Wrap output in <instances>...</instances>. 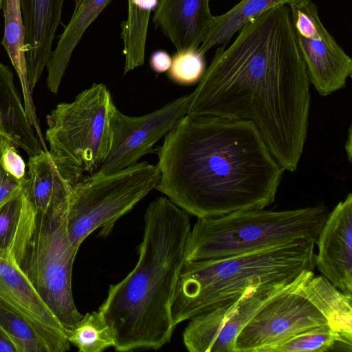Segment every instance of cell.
<instances>
[{"label":"cell","mask_w":352,"mask_h":352,"mask_svg":"<svg viewBox=\"0 0 352 352\" xmlns=\"http://www.w3.org/2000/svg\"><path fill=\"white\" fill-rule=\"evenodd\" d=\"M219 47L187 115L252 122L276 161L295 171L307 140L311 82L289 8H269Z\"/></svg>","instance_id":"cell-1"},{"label":"cell","mask_w":352,"mask_h":352,"mask_svg":"<svg viewBox=\"0 0 352 352\" xmlns=\"http://www.w3.org/2000/svg\"><path fill=\"white\" fill-rule=\"evenodd\" d=\"M155 189L197 218L265 209L284 168L251 121L185 115L157 149Z\"/></svg>","instance_id":"cell-2"},{"label":"cell","mask_w":352,"mask_h":352,"mask_svg":"<svg viewBox=\"0 0 352 352\" xmlns=\"http://www.w3.org/2000/svg\"><path fill=\"white\" fill-rule=\"evenodd\" d=\"M190 230V214L167 197L148 204L137 263L110 285L98 309L117 351L157 350L170 341L176 327L172 303Z\"/></svg>","instance_id":"cell-3"},{"label":"cell","mask_w":352,"mask_h":352,"mask_svg":"<svg viewBox=\"0 0 352 352\" xmlns=\"http://www.w3.org/2000/svg\"><path fill=\"white\" fill-rule=\"evenodd\" d=\"M315 241L297 240L227 257L185 261L172 303L175 326L247 289L293 281L315 269Z\"/></svg>","instance_id":"cell-4"},{"label":"cell","mask_w":352,"mask_h":352,"mask_svg":"<svg viewBox=\"0 0 352 352\" xmlns=\"http://www.w3.org/2000/svg\"><path fill=\"white\" fill-rule=\"evenodd\" d=\"M329 212L326 206L318 204L197 218L188 236L185 261L220 258L300 239L316 241Z\"/></svg>","instance_id":"cell-5"},{"label":"cell","mask_w":352,"mask_h":352,"mask_svg":"<svg viewBox=\"0 0 352 352\" xmlns=\"http://www.w3.org/2000/svg\"><path fill=\"white\" fill-rule=\"evenodd\" d=\"M115 105L102 83H94L70 102H61L47 116L50 150L74 184L97 171L111 146V118Z\"/></svg>","instance_id":"cell-6"},{"label":"cell","mask_w":352,"mask_h":352,"mask_svg":"<svg viewBox=\"0 0 352 352\" xmlns=\"http://www.w3.org/2000/svg\"><path fill=\"white\" fill-rule=\"evenodd\" d=\"M160 178L157 165L137 162L119 171L83 177L72 187L68 199L66 228L76 249L95 230L108 236L116 222L151 191Z\"/></svg>","instance_id":"cell-7"},{"label":"cell","mask_w":352,"mask_h":352,"mask_svg":"<svg viewBox=\"0 0 352 352\" xmlns=\"http://www.w3.org/2000/svg\"><path fill=\"white\" fill-rule=\"evenodd\" d=\"M67 205L36 212L35 226L19 266L68 333L82 318L72 294V275L78 251L66 228Z\"/></svg>","instance_id":"cell-8"},{"label":"cell","mask_w":352,"mask_h":352,"mask_svg":"<svg viewBox=\"0 0 352 352\" xmlns=\"http://www.w3.org/2000/svg\"><path fill=\"white\" fill-rule=\"evenodd\" d=\"M305 272L293 281L248 288L192 317L183 333L185 347L190 352H234L235 340L245 324L271 300L296 286Z\"/></svg>","instance_id":"cell-9"},{"label":"cell","mask_w":352,"mask_h":352,"mask_svg":"<svg viewBox=\"0 0 352 352\" xmlns=\"http://www.w3.org/2000/svg\"><path fill=\"white\" fill-rule=\"evenodd\" d=\"M288 7L311 84L321 96L345 87L352 60L323 25L317 6L304 0Z\"/></svg>","instance_id":"cell-10"},{"label":"cell","mask_w":352,"mask_h":352,"mask_svg":"<svg viewBox=\"0 0 352 352\" xmlns=\"http://www.w3.org/2000/svg\"><path fill=\"white\" fill-rule=\"evenodd\" d=\"M190 94L173 100L142 116H130L117 107L111 118V146L108 155L96 171L109 174L138 162L187 113Z\"/></svg>","instance_id":"cell-11"},{"label":"cell","mask_w":352,"mask_h":352,"mask_svg":"<svg viewBox=\"0 0 352 352\" xmlns=\"http://www.w3.org/2000/svg\"><path fill=\"white\" fill-rule=\"evenodd\" d=\"M299 283L271 300L254 316L237 336L234 352H270L300 333L327 323L309 300L296 292Z\"/></svg>","instance_id":"cell-12"},{"label":"cell","mask_w":352,"mask_h":352,"mask_svg":"<svg viewBox=\"0 0 352 352\" xmlns=\"http://www.w3.org/2000/svg\"><path fill=\"white\" fill-rule=\"evenodd\" d=\"M316 244L315 267L342 292L352 296V194L329 212Z\"/></svg>","instance_id":"cell-13"},{"label":"cell","mask_w":352,"mask_h":352,"mask_svg":"<svg viewBox=\"0 0 352 352\" xmlns=\"http://www.w3.org/2000/svg\"><path fill=\"white\" fill-rule=\"evenodd\" d=\"M25 28V54L32 91L52 54L65 0H19Z\"/></svg>","instance_id":"cell-14"},{"label":"cell","mask_w":352,"mask_h":352,"mask_svg":"<svg viewBox=\"0 0 352 352\" xmlns=\"http://www.w3.org/2000/svg\"><path fill=\"white\" fill-rule=\"evenodd\" d=\"M213 18L209 0H159L153 21L181 52L198 50Z\"/></svg>","instance_id":"cell-15"},{"label":"cell","mask_w":352,"mask_h":352,"mask_svg":"<svg viewBox=\"0 0 352 352\" xmlns=\"http://www.w3.org/2000/svg\"><path fill=\"white\" fill-rule=\"evenodd\" d=\"M0 302L39 325L66 334L13 257L2 252H0Z\"/></svg>","instance_id":"cell-16"},{"label":"cell","mask_w":352,"mask_h":352,"mask_svg":"<svg viewBox=\"0 0 352 352\" xmlns=\"http://www.w3.org/2000/svg\"><path fill=\"white\" fill-rule=\"evenodd\" d=\"M296 292L305 296L322 314L336 331L344 350L352 351V296L348 295L322 275L305 273Z\"/></svg>","instance_id":"cell-17"},{"label":"cell","mask_w":352,"mask_h":352,"mask_svg":"<svg viewBox=\"0 0 352 352\" xmlns=\"http://www.w3.org/2000/svg\"><path fill=\"white\" fill-rule=\"evenodd\" d=\"M28 190L36 212L65 206L74 183L48 151L29 157Z\"/></svg>","instance_id":"cell-18"},{"label":"cell","mask_w":352,"mask_h":352,"mask_svg":"<svg viewBox=\"0 0 352 352\" xmlns=\"http://www.w3.org/2000/svg\"><path fill=\"white\" fill-rule=\"evenodd\" d=\"M34 131L15 87L13 74L0 61V133L33 157L43 150Z\"/></svg>","instance_id":"cell-19"},{"label":"cell","mask_w":352,"mask_h":352,"mask_svg":"<svg viewBox=\"0 0 352 352\" xmlns=\"http://www.w3.org/2000/svg\"><path fill=\"white\" fill-rule=\"evenodd\" d=\"M112 1L85 0L74 10L71 20L65 27L46 66L48 73L47 86L54 94L58 91L73 51L84 32Z\"/></svg>","instance_id":"cell-20"},{"label":"cell","mask_w":352,"mask_h":352,"mask_svg":"<svg viewBox=\"0 0 352 352\" xmlns=\"http://www.w3.org/2000/svg\"><path fill=\"white\" fill-rule=\"evenodd\" d=\"M0 326L17 352H64L70 349L64 332L39 325L1 302Z\"/></svg>","instance_id":"cell-21"},{"label":"cell","mask_w":352,"mask_h":352,"mask_svg":"<svg viewBox=\"0 0 352 352\" xmlns=\"http://www.w3.org/2000/svg\"><path fill=\"white\" fill-rule=\"evenodd\" d=\"M28 180L19 194L0 206V252L11 255L18 265L31 239L36 216Z\"/></svg>","instance_id":"cell-22"},{"label":"cell","mask_w":352,"mask_h":352,"mask_svg":"<svg viewBox=\"0 0 352 352\" xmlns=\"http://www.w3.org/2000/svg\"><path fill=\"white\" fill-rule=\"evenodd\" d=\"M2 10L4 18V31L1 44L7 52L19 78L28 120L36 131L38 140L42 142L44 138L36 115L32 91L30 90L28 78L25 54V28L20 1L3 0Z\"/></svg>","instance_id":"cell-23"},{"label":"cell","mask_w":352,"mask_h":352,"mask_svg":"<svg viewBox=\"0 0 352 352\" xmlns=\"http://www.w3.org/2000/svg\"><path fill=\"white\" fill-rule=\"evenodd\" d=\"M302 1L304 0H241L227 12L214 16L212 26L198 52L204 55L216 45H226L243 25L270 8Z\"/></svg>","instance_id":"cell-24"},{"label":"cell","mask_w":352,"mask_h":352,"mask_svg":"<svg viewBox=\"0 0 352 352\" xmlns=\"http://www.w3.org/2000/svg\"><path fill=\"white\" fill-rule=\"evenodd\" d=\"M127 16L121 23V38L124 67L134 69L144 63L145 47L150 13L144 7V0H127Z\"/></svg>","instance_id":"cell-25"},{"label":"cell","mask_w":352,"mask_h":352,"mask_svg":"<svg viewBox=\"0 0 352 352\" xmlns=\"http://www.w3.org/2000/svg\"><path fill=\"white\" fill-rule=\"evenodd\" d=\"M67 340L80 352H102L115 346L113 331L99 311L82 316L68 333Z\"/></svg>","instance_id":"cell-26"},{"label":"cell","mask_w":352,"mask_h":352,"mask_svg":"<svg viewBox=\"0 0 352 352\" xmlns=\"http://www.w3.org/2000/svg\"><path fill=\"white\" fill-rule=\"evenodd\" d=\"M336 348L345 351L338 334L326 323L300 333L270 352H324Z\"/></svg>","instance_id":"cell-27"},{"label":"cell","mask_w":352,"mask_h":352,"mask_svg":"<svg viewBox=\"0 0 352 352\" xmlns=\"http://www.w3.org/2000/svg\"><path fill=\"white\" fill-rule=\"evenodd\" d=\"M206 70L204 55L198 50L177 52L172 58L168 78L181 85H190L198 82Z\"/></svg>","instance_id":"cell-28"},{"label":"cell","mask_w":352,"mask_h":352,"mask_svg":"<svg viewBox=\"0 0 352 352\" xmlns=\"http://www.w3.org/2000/svg\"><path fill=\"white\" fill-rule=\"evenodd\" d=\"M12 143L4 134L0 133V206L19 194L28 180H19L11 176L2 165V155L8 144Z\"/></svg>","instance_id":"cell-29"},{"label":"cell","mask_w":352,"mask_h":352,"mask_svg":"<svg viewBox=\"0 0 352 352\" xmlns=\"http://www.w3.org/2000/svg\"><path fill=\"white\" fill-rule=\"evenodd\" d=\"M2 165L16 179L23 180L27 177L26 164L12 143L8 144L3 153Z\"/></svg>","instance_id":"cell-30"},{"label":"cell","mask_w":352,"mask_h":352,"mask_svg":"<svg viewBox=\"0 0 352 352\" xmlns=\"http://www.w3.org/2000/svg\"><path fill=\"white\" fill-rule=\"evenodd\" d=\"M172 58L165 51L157 50L151 56L149 63L151 68L156 73L167 72L171 65Z\"/></svg>","instance_id":"cell-31"},{"label":"cell","mask_w":352,"mask_h":352,"mask_svg":"<svg viewBox=\"0 0 352 352\" xmlns=\"http://www.w3.org/2000/svg\"><path fill=\"white\" fill-rule=\"evenodd\" d=\"M0 352H17L14 344L0 326Z\"/></svg>","instance_id":"cell-32"},{"label":"cell","mask_w":352,"mask_h":352,"mask_svg":"<svg viewBox=\"0 0 352 352\" xmlns=\"http://www.w3.org/2000/svg\"><path fill=\"white\" fill-rule=\"evenodd\" d=\"M352 134H351V126L349 128L348 131V136L346 138V141L344 145L345 147V151L346 153V157L348 158V160L349 162H351V158H352Z\"/></svg>","instance_id":"cell-33"},{"label":"cell","mask_w":352,"mask_h":352,"mask_svg":"<svg viewBox=\"0 0 352 352\" xmlns=\"http://www.w3.org/2000/svg\"><path fill=\"white\" fill-rule=\"evenodd\" d=\"M85 0H74L75 2V6L74 10L77 9L78 7H80Z\"/></svg>","instance_id":"cell-34"},{"label":"cell","mask_w":352,"mask_h":352,"mask_svg":"<svg viewBox=\"0 0 352 352\" xmlns=\"http://www.w3.org/2000/svg\"><path fill=\"white\" fill-rule=\"evenodd\" d=\"M3 2V0H0V12L2 10Z\"/></svg>","instance_id":"cell-35"}]
</instances>
